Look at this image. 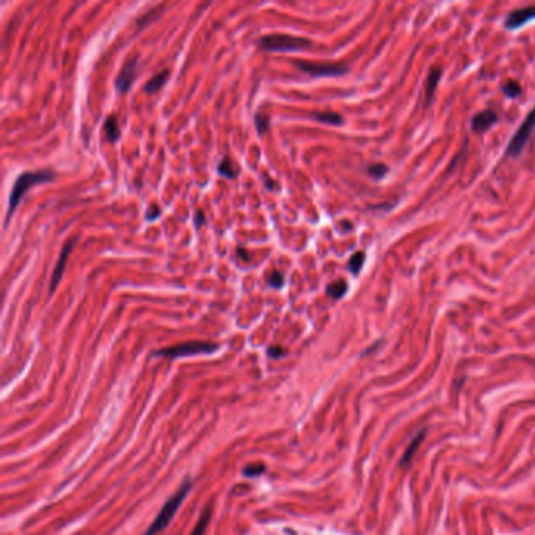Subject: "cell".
Instances as JSON below:
<instances>
[{
    "mask_svg": "<svg viewBox=\"0 0 535 535\" xmlns=\"http://www.w3.org/2000/svg\"><path fill=\"white\" fill-rule=\"evenodd\" d=\"M54 178H55V173L52 170H35V171L21 173L18 179H16V182L13 184L10 198H8V211H6L5 225H8V220L11 218L14 211L18 209L19 203L22 201V196L26 195L31 187L38 186V184L54 181Z\"/></svg>",
    "mask_w": 535,
    "mask_h": 535,
    "instance_id": "cell-1",
    "label": "cell"
},
{
    "mask_svg": "<svg viewBox=\"0 0 535 535\" xmlns=\"http://www.w3.org/2000/svg\"><path fill=\"white\" fill-rule=\"evenodd\" d=\"M190 488H191L190 481L184 482L181 488L176 493H174L168 501L165 502V506L162 507V510L156 516V520L153 521V524L149 526V528L145 531V534H143V535H156V534H159L160 531H163L166 526H168V523L171 521V518L174 516V513L178 512V508L181 507L184 499L188 496Z\"/></svg>",
    "mask_w": 535,
    "mask_h": 535,
    "instance_id": "cell-2",
    "label": "cell"
},
{
    "mask_svg": "<svg viewBox=\"0 0 535 535\" xmlns=\"http://www.w3.org/2000/svg\"><path fill=\"white\" fill-rule=\"evenodd\" d=\"M258 44L261 49L268 51V52H287V51H300V49H305V47H309L311 41L308 38H301V36L275 33V35L261 36Z\"/></svg>",
    "mask_w": 535,
    "mask_h": 535,
    "instance_id": "cell-3",
    "label": "cell"
},
{
    "mask_svg": "<svg viewBox=\"0 0 535 535\" xmlns=\"http://www.w3.org/2000/svg\"><path fill=\"white\" fill-rule=\"evenodd\" d=\"M217 350V346L212 342H201V341H191V342H184L179 346H171L168 348H162L156 352L157 356H165V358H181V356H191V355H199V353H212Z\"/></svg>",
    "mask_w": 535,
    "mask_h": 535,
    "instance_id": "cell-4",
    "label": "cell"
},
{
    "mask_svg": "<svg viewBox=\"0 0 535 535\" xmlns=\"http://www.w3.org/2000/svg\"><path fill=\"white\" fill-rule=\"evenodd\" d=\"M294 65L313 77H336L347 73V66L341 65V63H313L295 60Z\"/></svg>",
    "mask_w": 535,
    "mask_h": 535,
    "instance_id": "cell-5",
    "label": "cell"
},
{
    "mask_svg": "<svg viewBox=\"0 0 535 535\" xmlns=\"http://www.w3.org/2000/svg\"><path fill=\"white\" fill-rule=\"evenodd\" d=\"M534 129H535V107L531 110V113L526 116V119L521 123L520 129L515 132L512 141H510L508 146H507V154L513 156V157L520 154L523 151V148H524V145L528 143Z\"/></svg>",
    "mask_w": 535,
    "mask_h": 535,
    "instance_id": "cell-6",
    "label": "cell"
},
{
    "mask_svg": "<svg viewBox=\"0 0 535 535\" xmlns=\"http://www.w3.org/2000/svg\"><path fill=\"white\" fill-rule=\"evenodd\" d=\"M137 66H138L137 55H132L129 60H126L123 69L119 71V74L115 80V85L119 93H127L131 90V86L135 80V76H137Z\"/></svg>",
    "mask_w": 535,
    "mask_h": 535,
    "instance_id": "cell-7",
    "label": "cell"
},
{
    "mask_svg": "<svg viewBox=\"0 0 535 535\" xmlns=\"http://www.w3.org/2000/svg\"><path fill=\"white\" fill-rule=\"evenodd\" d=\"M77 243V239H71V241H68L65 243V246H63V250L60 253V256L57 259V264H55V268L52 271V276H51V286H49V294L52 295L54 291L57 289L58 283L61 281V276H63V271H65V267H66V261L69 258V253L73 251V246Z\"/></svg>",
    "mask_w": 535,
    "mask_h": 535,
    "instance_id": "cell-8",
    "label": "cell"
},
{
    "mask_svg": "<svg viewBox=\"0 0 535 535\" xmlns=\"http://www.w3.org/2000/svg\"><path fill=\"white\" fill-rule=\"evenodd\" d=\"M532 19H535V6H526V8H521V10H515L508 14V18L506 19V27L518 28Z\"/></svg>",
    "mask_w": 535,
    "mask_h": 535,
    "instance_id": "cell-9",
    "label": "cell"
},
{
    "mask_svg": "<svg viewBox=\"0 0 535 535\" xmlns=\"http://www.w3.org/2000/svg\"><path fill=\"white\" fill-rule=\"evenodd\" d=\"M496 113L491 110H485V111H481V113H477L474 118H473V129L476 132H483L488 129L490 126H493V123H496Z\"/></svg>",
    "mask_w": 535,
    "mask_h": 535,
    "instance_id": "cell-10",
    "label": "cell"
},
{
    "mask_svg": "<svg viewBox=\"0 0 535 535\" xmlns=\"http://www.w3.org/2000/svg\"><path fill=\"white\" fill-rule=\"evenodd\" d=\"M440 76H441V69L440 68H435V69L430 71V76L427 79V86H426V104H427V106L432 104L436 85H438V82H440Z\"/></svg>",
    "mask_w": 535,
    "mask_h": 535,
    "instance_id": "cell-11",
    "label": "cell"
},
{
    "mask_svg": "<svg viewBox=\"0 0 535 535\" xmlns=\"http://www.w3.org/2000/svg\"><path fill=\"white\" fill-rule=\"evenodd\" d=\"M168 74H170V71L168 69H163V71H160V73H159V74H156L153 79H151V80L145 85V91L146 93H156V91H159V90H160L162 88V86H163V83L166 82V80H168Z\"/></svg>",
    "mask_w": 535,
    "mask_h": 535,
    "instance_id": "cell-12",
    "label": "cell"
},
{
    "mask_svg": "<svg viewBox=\"0 0 535 535\" xmlns=\"http://www.w3.org/2000/svg\"><path fill=\"white\" fill-rule=\"evenodd\" d=\"M311 116L321 123L333 124V126H341L344 123V118H342L339 113H334V111H314Z\"/></svg>",
    "mask_w": 535,
    "mask_h": 535,
    "instance_id": "cell-13",
    "label": "cell"
},
{
    "mask_svg": "<svg viewBox=\"0 0 535 535\" xmlns=\"http://www.w3.org/2000/svg\"><path fill=\"white\" fill-rule=\"evenodd\" d=\"M104 131H106V135H107V138L110 141H116L119 138V134H121V132H119L118 119H116L115 115H110L106 119V123H104Z\"/></svg>",
    "mask_w": 535,
    "mask_h": 535,
    "instance_id": "cell-14",
    "label": "cell"
},
{
    "mask_svg": "<svg viewBox=\"0 0 535 535\" xmlns=\"http://www.w3.org/2000/svg\"><path fill=\"white\" fill-rule=\"evenodd\" d=\"M218 173L221 174L223 178H228V179H236L237 176V168L234 166V163L229 160V159H223V160L220 162L218 165Z\"/></svg>",
    "mask_w": 535,
    "mask_h": 535,
    "instance_id": "cell-15",
    "label": "cell"
},
{
    "mask_svg": "<svg viewBox=\"0 0 535 535\" xmlns=\"http://www.w3.org/2000/svg\"><path fill=\"white\" fill-rule=\"evenodd\" d=\"M346 292H347V284H346V281H342V279H339V281H334V283H331L328 287H326V294H328L330 297L334 298V300L341 298Z\"/></svg>",
    "mask_w": 535,
    "mask_h": 535,
    "instance_id": "cell-16",
    "label": "cell"
},
{
    "mask_svg": "<svg viewBox=\"0 0 535 535\" xmlns=\"http://www.w3.org/2000/svg\"><path fill=\"white\" fill-rule=\"evenodd\" d=\"M211 515H212L211 508H206L204 512H203V515L199 516V521H198V524L195 526L193 532H191L190 535H204L207 526H209V521H211Z\"/></svg>",
    "mask_w": 535,
    "mask_h": 535,
    "instance_id": "cell-17",
    "label": "cell"
},
{
    "mask_svg": "<svg viewBox=\"0 0 535 535\" xmlns=\"http://www.w3.org/2000/svg\"><path fill=\"white\" fill-rule=\"evenodd\" d=\"M254 124H256V129L261 135H264L267 131H268V124H270V119H268V115L267 113H262V111H259V113H256V116H254Z\"/></svg>",
    "mask_w": 535,
    "mask_h": 535,
    "instance_id": "cell-18",
    "label": "cell"
},
{
    "mask_svg": "<svg viewBox=\"0 0 535 535\" xmlns=\"http://www.w3.org/2000/svg\"><path fill=\"white\" fill-rule=\"evenodd\" d=\"M267 284L271 286L273 289H281V287L284 286V276L279 270H273L270 271L268 276H267Z\"/></svg>",
    "mask_w": 535,
    "mask_h": 535,
    "instance_id": "cell-19",
    "label": "cell"
},
{
    "mask_svg": "<svg viewBox=\"0 0 535 535\" xmlns=\"http://www.w3.org/2000/svg\"><path fill=\"white\" fill-rule=\"evenodd\" d=\"M364 264V253H355L352 259L348 261V268L352 270V273H359V270H361Z\"/></svg>",
    "mask_w": 535,
    "mask_h": 535,
    "instance_id": "cell-20",
    "label": "cell"
},
{
    "mask_svg": "<svg viewBox=\"0 0 535 535\" xmlns=\"http://www.w3.org/2000/svg\"><path fill=\"white\" fill-rule=\"evenodd\" d=\"M367 173H369L371 176L380 179L383 174L386 173V166L383 165V163H374L372 166H369V168H367Z\"/></svg>",
    "mask_w": 535,
    "mask_h": 535,
    "instance_id": "cell-21",
    "label": "cell"
},
{
    "mask_svg": "<svg viewBox=\"0 0 535 535\" xmlns=\"http://www.w3.org/2000/svg\"><path fill=\"white\" fill-rule=\"evenodd\" d=\"M422 438H424V432H421V435H419V436L416 438V440H413V443L410 444V449H408V451H406V452L403 454V461H406V460H410V458H411L413 452L416 451V447H418L419 441H422Z\"/></svg>",
    "mask_w": 535,
    "mask_h": 535,
    "instance_id": "cell-22",
    "label": "cell"
},
{
    "mask_svg": "<svg viewBox=\"0 0 535 535\" xmlns=\"http://www.w3.org/2000/svg\"><path fill=\"white\" fill-rule=\"evenodd\" d=\"M504 91H506V94L510 96V98H515V96H518V94L521 93V88H520V85H518L516 82H508L504 86Z\"/></svg>",
    "mask_w": 535,
    "mask_h": 535,
    "instance_id": "cell-23",
    "label": "cell"
},
{
    "mask_svg": "<svg viewBox=\"0 0 535 535\" xmlns=\"http://www.w3.org/2000/svg\"><path fill=\"white\" fill-rule=\"evenodd\" d=\"M261 473H264V466L258 465V466H246L245 468V476H258Z\"/></svg>",
    "mask_w": 535,
    "mask_h": 535,
    "instance_id": "cell-24",
    "label": "cell"
},
{
    "mask_svg": "<svg viewBox=\"0 0 535 535\" xmlns=\"http://www.w3.org/2000/svg\"><path fill=\"white\" fill-rule=\"evenodd\" d=\"M267 353H268L270 358H281L284 355V350L279 347V346H271V347H268V352Z\"/></svg>",
    "mask_w": 535,
    "mask_h": 535,
    "instance_id": "cell-25",
    "label": "cell"
},
{
    "mask_svg": "<svg viewBox=\"0 0 535 535\" xmlns=\"http://www.w3.org/2000/svg\"><path fill=\"white\" fill-rule=\"evenodd\" d=\"M159 215H160V207L156 206V204H153V206L149 207L146 218H148V220H156V218H159Z\"/></svg>",
    "mask_w": 535,
    "mask_h": 535,
    "instance_id": "cell-26",
    "label": "cell"
},
{
    "mask_svg": "<svg viewBox=\"0 0 535 535\" xmlns=\"http://www.w3.org/2000/svg\"><path fill=\"white\" fill-rule=\"evenodd\" d=\"M204 221H206V218H204V212H203V211H196V214H195V225L199 228V226H203V225H204Z\"/></svg>",
    "mask_w": 535,
    "mask_h": 535,
    "instance_id": "cell-27",
    "label": "cell"
},
{
    "mask_svg": "<svg viewBox=\"0 0 535 535\" xmlns=\"http://www.w3.org/2000/svg\"><path fill=\"white\" fill-rule=\"evenodd\" d=\"M237 256H241L245 262L250 261V254L246 253V250H243V248H237Z\"/></svg>",
    "mask_w": 535,
    "mask_h": 535,
    "instance_id": "cell-28",
    "label": "cell"
},
{
    "mask_svg": "<svg viewBox=\"0 0 535 535\" xmlns=\"http://www.w3.org/2000/svg\"><path fill=\"white\" fill-rule=\"evenodd\" d=\"M264 179H266V186H267V188H268V190L273 188V182H271L268 178H264Z\"/></svg>",
    "mask_w": 535,
    "mask_h": 535,
    "instance_id": "cell-29",
    "label": "cell"
}]
</instances>
